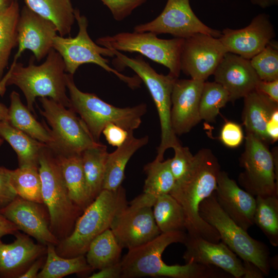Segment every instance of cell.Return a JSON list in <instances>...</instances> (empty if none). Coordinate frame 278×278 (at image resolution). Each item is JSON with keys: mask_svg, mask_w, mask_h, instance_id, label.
Returning a JSON list of instances; mask_svg holds the SVG:
<instances>
[{"mask_svg": "<svg viewBox=\"0 0 278 278\" xmlns=\"http://www.w3.org/2000/svg\"><path fill=\"white\" fill-rule=\"evenodd\" d=\"M14 235L15 239L10 244L0 239V278H20L37 258L46 254L47 246L35 244L19 231Z\"/></svg>", "mask_w": 278, "mask_h": 278, "instance_id": "603a6c76", "label": "cell"}, {"mask_svg": "<svg viewBox=\"0 0 278 278\" xmlns=\"http://www.w3.org/2000/svg\"><path fill=\"white\" fill-rule=\"evenodd\" d=\"M204 82L175 80L171 95L170 120L176 135L189 132L201 120L199 106Z\"/></svg>", "mask_w": 278, "mask_h": 278, "instance_id": "ffe728a7", "label": "cell"}, {"mask_svg": "<svg viewBox=\"0 0 278 278\" xmlns=\"http://www.w3.org/2000/svg\"><path fill=\"white\" fill-rule=\"evenodd\" d=\"M43 203L50 216V229L59 241L72 232L83 211L71 198L53 150L44 145L39 157Z\"/></svg>", "mask_w": 278, "mask_h": 278, "instance_id": "5b68a950", "label": "cell"}, {"mask_svg": "<svg viewBox=\"0 0 278 278\" xmlns=\"http://www.w3.org/2000/svg\"><path fill=\"white\" fill-rule=\"evenodd\" d=\"M251 3L262 8L265 9L277 5L278 0H250Z\"/></svg>", "mask_w": 278, "mask_h": 278, "instance_id": "f907efd6", "label": "cell"}, {"mask_svg": "<svg viewBox=\"0 0 278 278\" xmlns=\"http://www.w3.org/2000/svg\"><path fill=\"white\" fill-rule=\"evenodd\" d=\"M152 207L155 223L161 233L184 231L186 219L184 210L170 194L158 197Z\"/></svg>", "mask_w": 278, "mask_h": 278, "instance_id": "836d02e7", "label": "cell"}, {"mask_svg": "<svg viewBox=\"0 0 278 278\" xmlns=\"http://www.w3.org/2000/svg\"><path fill=\"white\" fill-rule=\"evenodd\" d=\"M227 50L218 38L197 33L184 39L180 69L191 79L205 81L213 75Z\"/></svg>", "mask_w": 278, "mask_h": 278, "instance_id": "5bb4252c", "label": "cell"}, {"mask_svg": "<svg viewBox=\"0 0 278 278\" xmlns=\"http://www.w3.org/2000/svg\"><path fill=\"white\" fill-rule=\"evenodd\" d=\"M9 175L10 183L18 196L43 203L39 167H19L14 170L10 169Z\"/></svg>", "mask_w": 278, "mask_h": 278, "instance_id": "8d00e7d4", "label": "cell"}, {"mask_svg": "<svg viewBox=\"0 0 278 278\" xmlns=\"http://www.w3.org/2000/svg\"><path fill=\"white\" fill-rule=\"evenodd\" d=\"M46 258V254L37 258L20 278H37L39 270L42 269L45 262Z\"/></svg>", "mask_w": 278, "mask_h": 278, "instance_id": "c3c4849f", "label": "cell"}, {"mask_svg": "<svg viewBox=\"0 0 278 278\" xmlns=\"http://www.w3.org/2000/svg\"><path fill=\"white\" fill-rule=\"evenodd\" d=\"M13 0H0V16L10 7Z\"/></svg>", "mask_w": 278, "mask_h": 278, "instance_id": "f5cc1de1", "label": "cell"}, {"mask_svg": "<svg viewBox=\"0 0 278 278\" xmlns=\"http://www.w3.org/2000/svg\"><path fill=\"white\" fill-rule=\"evenodd\" d=\"M269 140L275 142L278 138V110H275L268 120L266 128Z\"/></svg>", "mask_w": 278, "mask_h": 278, "instance_id": "7dc6e473", "label": "cell"}, {"mask_svg": "<svg viewBox=\"0 0 278 278\" xmlns=\"http://www.w3.org/2000/svg\"><path fill=\"white\" fill-rule=\"evenodd\" d=\"M173 149L175 155L170 159V167L176 181L184 177L189 170L193 162L194 155L187 147H183L181 144Z\"/></svg>", "mask_w": 278, "mask_h": 278, "instance_id": "ab89813d", "label": "cell"}, {"mask_svg": "<svg viewBox=\"0 0 278 278\" xmlns=\"http://www.w3.org/2000/svg\"><path fill=\"white\" fill-rule=\"evenodd\" d=\"M184 244L186 249L183 258L185 263L212 265L235 278L247 277L246 265L223 242H213L187 234Z\"/></svg>", "mask_w": 278, "mask_h": 278, "instance_id": "d6986e66", "label": "cell"}, {"mask_svg": "<svg viewBox=\"0 0 278 278\" xmlns=\"http://www.w3.org/2000/svg\"><path fill=\"white\" fill-rule=\"evenodd\" d=\"M255 90L264 93L278 102V79L273 81L260 80Z\"/></svg>", "mask_w": 278, "mask_h": 278, "instance_id": "f6af8a7d", "label": "cell"}, {"mask_svg": "<svg viewBox=\"0 0 278 278\" xmlns=\"http://www.w3.org/2000/svg\"><path fill=\"white\" fill-rule=\"evenodd\" d=\"M199 213L216 229L222 242L244 262L254 265L264 275H269L271 264L268 248L250 236L226 214L217 202L214 193L200 203Z\"/></svg>", "mask_w": 278, "mask_h": 278, "instance_id": "52a82bcc", "label": "cell"}, {"mask_svg": "<svg viewBox=\"0 0 278 278\" xmlns=\"http://www.w3.org/2000/svg\"><path fill=\"white\" fill-rule=\"evenodd\" d=\"M0 136L6 141L17 154L19 167H39V157L46 145L12 126L0 120Z\"/></svg>", "mask_w": 278, "mask_h": 278, "instance_id": "f1b7e54d", "label": "cell"}, {"mask_svg": "<svg viewBox=\"0 0 278 278\" xmlns=\"http://www.w3.org/2000/svg\"><path fill=\"white\" fill-rule=\"evenodd\" d=\"M187 237L185 231L161 233L152 240L128 250L120 260L121 278L145 276L171 278H223L228 274L212 265L186 263L184 265H168L162 258L165 249L173 243L184 244Z\"/></svg>", "mask_w": 278, "mask_h": 278, "instance_id": "7a4b0ae2", "label": "cell"}, {"mask_svg": "<svg viewBox=\"0 0 278 278\" xmlns=\"http://www.w3.org/2000/svg\"><path fill=\"white\" fill-rule=\"evenodd\" d=\"M8 122L16 129L32 138L46 144L49 147L54 143L49 127L39 122L31 112L21 101L20 94L12 91L10 95Z\"/></svg>", "mask_w": 278, "mask_h": 278, "instance_id": "83f0119b", "label": "cell"}, {"mask_svg": "<svg viewBox=\"0 0 278 278\" xmlns=\"http://www.w3.org/2000/svg\"><path fill=\"white\" fill-rule=\"evenodd\" d=\"M241 127L233 121H227L222 126L220 134L222 143L230 148L238 147L244 140Z\"/></svg>", "mask_w": 278, "mask_h": 278, "instance_id": "b9f144b4", "label": "cell"}, {"mask_svg": "<svg viewBox=\"0 0 278 278\" xmlns=\"http://www.w3.org/2000/svg\"><path fill=\"white\" fill-rule=\"evenodd\" d=\"M149 137L137 138L133 131H129L124 143L112 153H108L105 167L102 190H115L120 186L125 178L126 165L132 156L139 149L147 145Z\"/></svg>", "mask_w": 278, "mask_h": 278, "instance_id": "484cf974", "label": "cell"}, {"mask_svg": "<svg viewBox=\"0 0 278 278\" xmlns=\"http://www.w3.org/2000/svg\"><path fill=\"white\" fill-rule=\"evenodd\" d=\"M136 32L169 33L186 39L197 33L219 38L221 31L204 24L192 10L189 0H167L162 12L152 21L134 27Z\"/></svg>", "mask_w": 278, "mask_h": 278, "instance_id": "4fadbf2b", "label": "cell"}, {"mask_svg": "<svg viewBox=\"0 0 278 278\" xmlns=\"http://www.w3.org/2000/svg\"><path fill=\"white\" fill-rule=\"evenodd\" d=\"M56 246L47 245L45 262L37 278H61L72 274H88L94 271L85 255L65 258L56 251Z\"/></svg>", "mask_w": 278, "mask_h": 278, "instance_id": "1f68e13d", "label": "cell"}, {"mask_svg": "<svg viewBox=\"0 0 278 278\" xmlns=\"http://www.w3.org/2000/svg\"><path fill=\"white\" fill-rule=\"evenodd\" d=\"M20 14L19 4L13 0L6 11L0 16V81L13 48L18 45V23Z\"/></svg>", "mask_w": 278, "mask_h": 278, "instance_id": "e575fe53", "label": "cell"}, {"mask_svg": "<svg viewBox=\"0 0 278 278\" xmlns=\"http://www.w3.org/2000/svg\"><path fill=\"white\" fill-rule=\"evenodd\" d=\"M220 165L211 150L203 149L194 155L192 165L181 179L176 181L170 194L182 206L185 216V230L190 236L218 242L220 236L200 216L199 206L215 191Z\"/></svg>", "mask_w": 278, "mask_h": 278, "instance_id": "6da1fadb", "label": "cell"}, {"mask_svg": "<svg viewBox=\"0 0 278 278\" xmlns=\"http://www.w3.org/2000/svg\"><path fill=\"white\" fill-rule=\"evenodd\" d=\"M214 194L220 207L244 230L254 224L255 196L239 187L224 171H219Z\"/></svg>", "mask_w": 278, "mask_h": 278, "instance_id": "7402d4cb", "label": "cell"}, {"mask_svg": "<svg viewBox=\"0 0 278 278\" xmlns=\"http://www.w3.org/2000/svg\"><path fill=\"white\" fill-rule=\"evenodd\" d=\"M32 11L51 21L60 36L70 34L75 22L71 0H24Z\"/></svg>", "mask_w": 278, "mask_h": 278, "instance_id": "f546056e", "label": "cell"}, {"mask_svg": "<svg viewBox=\"0 0 278 278\" xmlns=\"http://www.w3.org/2000/svg\"><path fill=\"white\" fill-rule=\"evenodd\" d=\"M19 231L15 224L0 214V239L5 235H14Z\"/></svg>", "mask_w": 278, "mask_h": 278, "instance_id": "681fc988", "label": "cell"}, {"mask_svg": "<svg viewBox=\"0 0 278 278\" xmlns=\"http://www.w3.org/2000/svg\"><path fill=\"white\" fill-rule=\"evenodd\" d=\"M242 121L247 133L262 141L269 140L267 124L272 113L277 110V103L264 93L254 90L244 97Z\"/></svg>", "mask_w": 278, "mask_h": 278, "instance_id": "cb8c5ba5", "label": "cell"}, {"mask_svg": "<svg viewBox=\"0 0 278 278\" xmlns=\"http://www.w3.org/2000/svg\"><path fill=\"white\" fill-rule=\"evenodd\" d=\"M121 266L120 261L109 266L97 272L93 273L89 278H121Z\"/></svg>", "mask_w": 278, "mask_h": 278, "instance_id": "bcb514c9", "label": "cell"}, {"mask_svg": "<svg viewBox=\"0 0 278 278\" xmlns=\"http://www.w3.org/2000/svg\"><path fill=\"white\" fill-rule=\"evenodd\" d=\"M110 229L121 248L128 250L142 246L161 233L152 207L131 203L115 217Z\"/></svg>", "mask_w": 278, "mask_h": 278, "instance_id": "9a60e30c", "label": "cell"}, {"mask_svg": "<svg viewBox=\"0 0 278 278\" xmlns=\"http://www.w3.org/2000/svg\"><path fill=\"white\" fill-rule=\"evenodd\" d=\"M43 110L40 113L47 120L54 143L49 147L55 152L81 154L100 143L95 141L83 120L71 109L48 97H39Z\"/></svg>", "mask_w": 278, "mask_h": 278, "instance_id": "8fae6325", "label": "cell"}, {"mask_svg": "<svg viewBox=\"0 0 278 278\" xmlns=\"http://www.w3.org/2000/svg\"><path fill=\"white\" fill-rule=\"evenodd\" d=\"M65 68L62 57L54 48L39 65L33 63L32 57L27 66L17 62L1 80L0 95L4 96L7 86L15 85L24 93L27 107L34 114L33 104L37 97H48L69 108Z\"/></svg>", "mask_w": 278, "mask_h": 278, "instance_id": "3957f363", "label": "cell"}, {"mask_svg": "<svg viewBox=\"0 0 278 278\" xmlns=\"http://www.w3.org/2000/svg\"><path fill=\"white\" fill-rule=\"evenodd\" d=\"M245 149L240 165L244 171L238 182L244 190L254 196H277V165L264 142L247 133Z\"/></svg>", "mask_w": 278, "mask_h": 278, "instance_id": "7c38bea8", "label": "cell"}, {"mask_svg": "<svg viewBox=\"0 0 278 278\" xmlns=\"http://www.w3.org/2000/svg\"><path fill=\"white\" fill-rule=\"evenodd\" d=\"M9 170L0 166V211L8 206L18 197L10 183Z\"/></svg>", "mask_w": 278, "mask_h": 278, "instance_id": "7bdbcfd3", "label": "cell"}, {"mask_svg": "<svg viewBox=\"0 0 278 278\" xmlns=\"http://www.w3.org/2000/svg\"><path fill=\"white\" fill-rule=\"evenodd\" d=\"M108 154L107 146L101 143L81 153L88 192L92 202L102 190Z\"/></svg>", "mask_w": 278, "mask_h": 278, "instance_id": "4dcf8cb0", "label": "cell"}, {"mask_svg": "<svg viewBox=\"0 0 278 278\" xmlns=\"http://www.w3.org/2000/svg\"><path fill=\"white\" fill-rule=\"evenodd\" d=\"M116 57L114 62L121 67H128L145 84L155 103L160 123L161 142L157 150L156 159L163 161L166 150L174 149L180 144L171 124V95L175 78L170 74L158 73L140 56L130 58L121 52L109 48Z\"/></svg>", "mask_w": 278, "mask_h": 278, "instance_id": "ba28073f", "label": "cell"}, {"mask_svg": "<svg viewBox=\"0 0 278 278\" xmlns=\"http://www.w3.org/2000/svg\"><path fill=\"white\" fill-rule=\"evenodd\" d=\"M260 80L278 79V46L271 41L261 51L250 59Z\"/></svg>", "mask_w": 278, "mask_h": 278, "instance_id": "f35d334b", "label": "cell"}, {"mask_svg": "<svg viewBox=\"0 0 278 278\" xmlns=\"http://www.w3.org/2000/svg\"><path fill=\"white\" fill-rule=\"evenodd\" d=\"M215 81L228 91L230 101L244 98L260 80L250 60L227 52L213 74Z\"/></svg>", "mask_w": 278, "mask_h": 278, "instance_id": "44dd1931", "label": "cell"}, {"mask_svg": "<svg viewBox=\"0 0 278 278\" xmlns=\"http://www.w3.org/2000/svg\"><path fill=\"white\" fill-rule=\"evenodd\" d=\"M4 139L0 136V147L4 143Z\"/></svg>", "mask_w": 278, "mask_h": 278, "instance_id": "db71d44e", "label": "cell"}, {"mask_svg": "<svg viewBox=\"0 0 278 278\" xmlns=\"http://www.w3.org/2000/svg\"><path fill=\"white\" fill-rule=\"evenodd\" d=\"M254 223L262 230L270 244L278 246V196H257Z\"/></svg>", "mask_w": 278, "mask_h": 278, "instance_id": "d590c367", "label": "cell"}, {"mask_svg": "<svg viewBox=\"0 0 278 278\" xmlns=\"http://www.w3.org/2000/svg\"><path fill=\"white\" fill-rule=\"evenodd\" d=\"M0 214L13 222L20 231L35 238L38 243L57 246L59 240L50 229V216L44 203L18 197Z\"/></svg>", "mask_w": 278, "mask_h": 278, "instance_id": "ac0fdd59", "label": "cell"}, {"mask_svg": "<svg viewBox=\"0 0 278 278\" xmlns=\"http://www.w3.org/2000/svg\"><path fill=\"white\" fill-rule=\"evenodd\" d=\"M74 14L79 27L77 35L74 38H65L57 35L53 41V48L63 60L65 72L74 75L80 65L93 63L115 75L130 88H138L141 80L137 75L133 77L126 76L109 65L108 60L103 56L114 57L112 51L99 46L92 41L87 31L88 19L80 14L78 9H75Z\"/></svg>", "mask_w": 278, "mask_h": 278, "instance_id": "9c48e42d", "label": "cell"}, {"mask_svg": "<svg viewBox=\"0 0 278 278\" xmlns=\"http://www.w3.org/2000/svg\"><path fill=\"white\" fill-rule=\"evenodd\" d=\"M229 101V94L223 86L215 81H204L199 106L201 120L213 121L220 109Z\"/></svg>", "mask_w": 278, "mask_h": 278, "instance_id": "74e56055", "label": "cell"}, {"mask_svg": "<svg viewBox=\"0 0 278 278\" xmlns=\"http://www.w3.org/2000/svg\"><path fill=\"white\" fill-rule=\"evenodd\" d=\"M9 120L8 108L3 103L0 102V120Z\"/></svg>", "mask_w": 278, "mask_h": 278, "instance_id": "816d5d0a", "label": "cell"}, {"mask_svg": "<svg viewBox=\"0 0 278 278\" xmlns=\"http://www.w3.org/2000/svg\"><path fill=\"white\" fill-rule=\"evenodd\" d=\"M184 39H163L152 32H121L96 40L101 46L118 51L138 53L169 70L178 78L181 72L180 56Z\"/></svg>", "mask_w": 278, "mask_h": 278, "instance_id": "30bf717a", "label": "cell"}, {"mask_svg": "<svg viewBox=\"0 0 278 278\" xmlns=\"http://www.w3.org/2000/svg\"><path fill=\"white\" fill-rule=\"evenodd\" d=\"M54 153L71 198L83 211L92 201L88 192L81 154Z\"/></svg>", "mask_w": 278, "mask_h": 278, "instance_id": "4316f807", "label": "cell"}, {"mask_svg": "<svg viewBox=\"0 0 278 278\" xmlns=\"http://www.w3.org/2000/svg\"><path fill=\"white\" fill-rule=\"evenodd\" d=\"M276 34L269 15L260 13L246 27L224 29L218 38L227 52L251 59L261 51Z\"/></svg>", "mask_w": 278, "mask_h": 278, "instance_id": "2e32d148", "label": "cell"}, {"mask_svg": "<svg viewBox=\"0 0 278 278\" xmlns=\"http://www.w3.org/2000/svg\"><path fill=\"white\" fill-rule=\"evenodd\" d=\"M122 249L111 230L108 229L91 242L85 258L94 270H100L120 262Z\"/></svg>", "mask_w": 278, "mask_h": 278, "instance_id": "d6a6232c", "label": "cell"}, {"mask_svg": "<svg viewBox=\"0 0 278 278\" xmlns=\"http://www.w3.org/2000/svg\"><path fill=\"white\" fill-rule=\"evenodd\" d=\"M110 11L113 18L121 21L147 0H100Z\"/></svg>", "mask_w": 278, "mask_h": 278, "instance_id": "60d3db41", "label": "cell"}, {"mask_svg": "<svg viewBox=\"0 0 278 278\" xmlns=\"http://www.w3.org/2000/svg\"><path fill=\"white\" fill-rule=\"evenodd\" d=\"M170 159L159 161L155 159L144 167L146 175L143 193L132 200L140 206H153L157 198L169 194L176 180L170 167Z\"/></svg>", "mask_w": 278, "mask_h": 278, "instance_id": "d4e9b609", "label": "cell"}, {"mask_svg": "<svg viewBox=\"0 0 278 278\" xmlns=\"http://www.w3.org/2000/svg\"><path fill=\"white\" fill-rule=\"evenodd\" d=\"M65 80L70 95L68 108L80 115L96 142H99L102 130L108 124H114L127 131H133L140 126L142 118L147 112L146 104L116 107L94 94L80 91L74 82L73 75L66 73Z\"/></svg>", "mask_w": 278, "mask_h": 278, "instance_id": "8992f818", "label": "cell"}, {"mask_svg": "<svg viewBox=\"0 0 278 278\" xmlns=\"http://www.w3.org/2000/svg\"><path fill=\"white\" fill-rule=\"evenodd\" d=\"M126 190L103 189L77 219L72 233L56 246L57 253L65 258L85 255L91 242L111 226L128 205Z\"/></svg>", "mask_w": 278, "mask_h": 278, "instance_id": "277c9868", "label": "cell"}, {"mask_svg": "<svg viewBox=\"0 0 278 278\" xmlns=\"http://www.w3.org/2000/svg\"><path fill=\"white\" fill-rule=\"evenodd\" d=\"M18 49L12 63L13 65L25 50L32 51L37 61L45 57L53 48V39L57 35L56 25L24 6L18 23Z\"/></svg>", "mask_w": 278, "mask_h": 278, "instance_id": "e0dca14e", "label": "cell"}, {"mask_svg": "<svg viewBox=\"0 0 278 278\" xmlns=\"http://www.w3.org/2000/svg\"><path fill=\"white\" fill-rule=\"evenodd\" d=\"M129 131L113 123L107 124L103 128V134L108 143L112 146L119 147L126 141Z\"/></svg>", "mask_w": 278, "mask_h": 278, "instance_id": "ee69618b", "label": "cell"}]
</instances>
